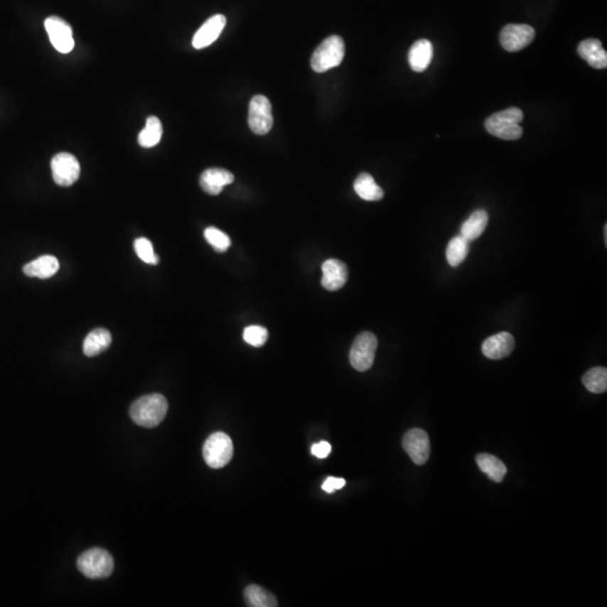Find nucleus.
<instances>
[{
  "instance_id": "nucleus-18",
  "label": "nucleus",
  "mask_w": 607,
  "mask_h": 607,
  "mask_svg": "<svg viewBox=\"0 0 607 607\" xmlns=\"http://www.w3.org/2000/svg\"><path fill=\"white\" fill-rule=\"evenodd\" d=\"M59 261L53 255H43L32 261L24 267V274L28 277L48 279L57 274L59 270Z\"/></svg>"
},
{
  "instance_id": "nucleus-32",
  "label": "nucleus",
  "mask_w": 607,
  "mask_h": 607,
  "mask_svg": "<svg viewBox=\"0 0 607 607\" xmlns=\"http://www.w3.org/2000/svg\"><path fill=\"white\" fill-rule=\"evenodd\" d=\"M605 245H607V225L605 224L604 227Z\"/></svg>"
},
{
  "instance_id": "nucleus-2",
  "label": "nucleus",
  "mask_w": 607,
  "mask_h": 607,
  "mask_svg": "<svg viewBox=\"0 0 607 607\" xmlns=\"http://www.w3.org/2000/svg\"><path fill=\"white\" fill-rule=\"evenodd\" d=\"M523 112L517 107H510L489 116L485 122V127L489 134L506 141L519 140L523 135L521 123Z\"/></svg>"
},
{
  "instance_id": "nucleus-6",
  "label": "nucleus",
  "mask_w": 607,
  "mask_h": 607,
  "mask_svg": "<svg viewBox=\"0 0 607 607\" xmlns=\"http://www.w3.org/2000/svg\"><path fill=\"white\" fill-rule=\"evenodd\" d=\"M378 340L371 332H363L357 336L350 351V362L358 371H367L374 365Z\"/></svg>"
},
{
  "instance_id": "nucleus-27",
  "label": "nucleus",
  "mask_w": 607,
  "mask_h": 607,
  "mask_svg": "<svg viewBox=\"0 0 607 607\" xmlns=\"http://www.w3.org/2000/svg\"><path fill=\"white\" fill-rule=\"evenodd\" d=\"M205 239L218 252H225L231 247V240L216 227H208L204 232Z\"/></svg>"
},
{
  "instance_id": "nucleus-16",
  "label": "nucleus",
  "mask_w": 607,
  "mask_h": 607,
  "mask_svg": "<svg viewBox=\"0 0 607 607\" xmlns=\"http://www.w3.org/2000/svg\"><path fill=\"white\" fill-rule=\"evenodd\" d=\"M578 54L581 59L587 61L594 69H605L607 65V53L603 49L601 41L597 38H587L578 45Z\"/></svg>"
},
{
  "instance_id": "nucleus-23",
  "label": "nucleus",
  "mask_w": 607,
  "mask_h": 607,
  "mask_svg": "<svg viewBox=\"0 0 607 607\" xmlns=\"http://www.w3.org/2000/svg\"><path fill=\"white\" fill-rule=\"evenodd\" d=\"M245 599L250 607H276L278 601L270 591L258 585L247 586L245 591Z\"/></svg>"
},
{
  "instance_id": "nucleus-19",
  "label": "nucleus",
  "mask_w": 607,
  "mask_h": 607,
  "mask_svg": "<svg viewBox=\"0 0 607 607\" xmlns=\"http://www.w3.org/2000/svg\"><path fill=\"white\" fill-rule=\"evenodd\" d=\"M476 462L479 469L488 476L489 479H492L495 483H502L504 480L507 468L498 457L493 454L480 453L476 457Z\"/></svg>"
},
{
  "instance_id": "nucleus-20",
  "label": "nucleus",
  "mask_w": 607,
  "mask_h": 607,
  "mask_svg": "<svg viewBox=\"0 0 607 607\" xmlns=\"http://www.w3.org/2000/svg\"><path fill=\"white\" fill-rule=\"evenodd\" d=\"M112 343V335L106 328H96L84 341V353L87 357H96L104 353Z\"/></svg>"
},
{
  "instance_id": "nucleus-12",
  "label": "nucleus",
  "mask_w": 607,
  "mask_h": 607,
  "mask_svg": "<svg viewBox=\"0 0 607 607\" xmlns=\"http://www.w3.org/2000/svg\"><path fill=\"white\" fill-rule=\"evenodd\" d=\"M514 348H515L514 336L507 332H500L485 340L481 350L485 357L488 359L500 360L513 353Z\"/></svg>"
},
{
  "instance_id": "nucleus-14",
  "label": "nucleus",
  "mask_w": 607,
  "mask_h": 607,
  "mask_svg": "<svg viewBox=\"0 0 607 607\" xmlns=\"http://www.w3.org/2000/svg\"><path fill=\"white\" fill-rule=\"evenodd\" d=\"M322 272V286L330 291L341 289L349 277V272L345 264L336 259L326 260L323 264Z\"/></svg>"
},
{
  "instance_id": "nucleus-28",
  "label": "nucleus",
  "mask_w": 607,
  "mask_h": 607,
  "mask_svg": "<svg viewBox=\"0 0 607 607\" xmlns=\"http://www.w3.org/2000/svg\"><path fill=\"white\" fill-rule=\"evenodd\" d=\"M135 252L139 255L141 260L146 264H156L159 262V257L154 253V245L146 237L137 239L134 243Z\"/></svg>"
},
{
  "instance_id": "nucleus-7",
  "label": "nucleus",
  "mask_w": 607,
  "mask_h": 607,
  "mask_svg": "<svg viewBox=\"0 0 607 607\" xmlns=\"http://www.w3.org/2000/svg\"><path fill=\"white\" fill-rule=\"evenodd\" d=\"M249 127L254 134L264 135L270 132L274 117L272 104L262 95H257L249 105Z\"/></svg>"
},
{
  "instance_id": "nucleus-25",
  "label": "nucleus",
  "mask_w": 607,
  "mask_h": 607,
  "mask_svg": "<svg viewBox=\"0 0 607 607\" xmlns=\"http://www.w3.org/2000/svg\"><path fill=\"white\" fill-rule=\"evenodd\" d=\"M469 253V241L462 235L450 240L446 247V255L448 264L451 267H458L465 261Z\"/></svg>"
},
{
  "instance_id": "nucleus-13",
  "label": "nucleus",
  "mask_w": 607,
  "mask_h": 607,
  "mask_svg": "<svg viewBox=\"0 0 607 607\" xmlns=\"http://www.w3.org/2000/svg\"><path fill=\"white\" fill-rule=\"evenodd\" d=\"M226 25V18L223 15L217 14L215 16L207 19L200 28L197 31L193 38V46L195 49L200 50L210 46L217 40L220 33L223 32Z\"/></svg>"
},
{
  "instance_id": "nucleus-26",
  "label": "nucleus",
  "mask_w": 607,
  "mask_h": 607,
  "mask_svg": "<svg viewBox=\"0 0 607 607\" xmlns=\"http://www.w3.org/2000/svg\"><path fill=\"white\" fill-rule=\"evenodd\" d=\"M583 384L586 390L593 394H603L607 390V369L595 367L583 376Z\"/></svg>"
},
{
  "instance_id": "nucleus-3",
  "label": "nucleus",
  "mask_w": 607,
  "mask_h": 607,
  "mask_svg": "<svg viewBox=\"0 0 607 607\" xmlns=\"http://www.w3.org/2000/svg\"><path fill=\"white\" fill-rule=\"evenodd\" d=\"M345 46L340 36H333L326 38L317 46L311 60V65L315 72L322 73L341 65L343 61Z\"/></svg>"
},
{
  "instance_id": "nucleus-30",
  "label": "nucleus",
  "mask_w": 607,
  "mask_h": 607,
  "mask_svg": "<svg viewBox=\"0 0 607 607\" xmlns=\"http://www.w3.org/2000/svg\"><path fill=\"white\" fill-rule=\"evenodd\" d=\"M345 486V480L342 478H335V477H328L322 485V489L324 492L334 493L335 490L343 488Z\"/></svg>"
},
{
  "instance_id": "nucleus-10",
  "label": "nucleus",
  "mask_w": 607,
  "mask_h": 607,
  "mask_svg": "<svg viewBox=\"0 0 607 607\" xmlns=\"http://www.w3.org/2000/svg\"><path fill=\"white\" fill-rule=\"evenodd\" d=\"M403 448L415 465H425L430 458V439L427 433L421 429H412L406 432L403 438Z\"/></svg>"
},
{
  "instance_id": "nucleus-9",
  "label": "nucleus",
  "mask_w": 607,
  "mask_h": 607,
  "mask_svg": "<svg viewBox=\"0 0 607 607\" xmlns=\"http://www.w3.org/2000/svg\"><path fill=\"white\" fill-rule=\"evenodd\" d=\"M535 31L525 24H508L500 32V44L508 52H517L532 43Z\"/></svg>"
},
{
  "instance_id": "nucleus-8",
  "label": "nucleus",
  "mask_w": 607,
  "mask_h": 607,
  "mask_svg": "<svg viewBox=\"0 0 607 607\" xmlns=\"http://www.w3.org/2000/svg\"><path fill=\"white\" fill-rule=\"evenodd\" d=\"M52 175L55 183L62 187H70L78 181L80 176V164L75 156L70 154H57L52 159Z\"/></svg>"
},
{
  "instance_id": "nucleus-22",
  "label": "nucleus",
  "mask_w": 607,
  "mask_h": 607,
  "mask_svg": "<svg viewBox=\"0 0 607 607\" xmlns=\"http://www.w3.org/2000/svg\"><path fill=\"white\" fill-rule=\"evenodd\" d=\"M353 187L358 196L367 202H377L384 197V190L377 185L372 176L369 173L358 176Z\"/></svg>"
},
{
  "instance_id": "nucleus-21",
  "label": "nucleus",
  "mask_w": 607,
  "mask_h": 607,
  "mask_svg": "<svg viewBox=\"0 0 607 607\" xmlns=\"http://www.w3.org/2000/svg\"><path fill=\"white\" fill-rule=\"evenodd\" d=\"M487 224H488V214L486 210H475L468 220H466L465 223L462 224L460 235L468 240L469 242L475 241L484 233Z\"/></svg>"
},
{
  "instance_id": "nucleus-1",
  "label": "nucleus",
  "mask_w": 607,
  "mask_h": 607,
  "mask_svg": "<svg viewBox=\"0 0 607 607\" xmlns=\"http://www.w3.org/2000/svg\"><path fill=\"white\" fill-rule=\"evenodd\" d=\"M168 409L169 406L163 395L151 394L136 399L129 409V415L135 424L151 429L158 426L163 421Z\"/></svg>"
},
{
  "instance_id": "nucleus-5",
  "label": "nucleus",
  "mask_w": 607,
  "mask_h": 607,
  "mask_svg": "<svg viewBox=\"0 0 607 607\" xmlns=\"http://www.w3.org/2000/svg\"><path fill=\"white\" fill-rule=\"evenodd\" d=\"M233 442L224 432L213 433L203 446L205 462L214 469L225 467L233 458Z\"/></svg>"
},
{
  "instance_id": "nucleus-15",
  "label": "nucleus",
  "mask_w": 607,
  "mask_h": 607,
  "mask_svg": "<svg viewBox=\"0 0 607 607\" xmlns=\"http://www.w3.org/2000/svg\"><path fill=\"white\" fill-rule=\"evenodd\" d=\"M233 181L234 176L232 172L220 168H210L203 172L199 183L203 190L206 191L207 194L216 196L220 194L225 186L231 185Z\"/></svg>"
},
{
  "instance_id": "nucleus-11",
  "label": "nucleus",
  "mask_w": 607,
  "mask_h": 607,
  "mask_svg": "<svg viewBox=\"0 0 607 607\" xmlns=\"http://www.w3.org/2000/svg\"><path fill=\"white\" fill-rule=\"evenodd\" d=\"M45 30L49 34L52 45L60 53H70L75 48L72 28L65 21L58 16L45 19Z\"/></svg>"
},
{
  "instance_id": "nucleus-29",
  "label": "nucleus",
  "mask_w": 607,
  "mask_h": 607,
  "mask_svg": "<svg viewBox=\"0 0 607 607\" xmlns=\"http://www.w3.org/2000/svg\"><path fill=\"white\" fill-rule=\"evenodd\" d=\"M243 339L252 347H262L268 340V331L262 326H247L243 332Z\"/></svg>"
},
{
  "instance_id": "nucleus-17",
  "label": "nucleus",
  "mask_w": 607,
  "mask_h": 607,
  "mask_svg": "<svg viewBox=\"0 0 607 607\" xmlns=\"http://www.w3.org/2000/svg\"><path fill=\"white\" fill-rule=\"evenodd\" d=\"M433 58V45L430 41L419 40L412 45L409 52V62L412 70L423 72L431 65Z\"/></svg>"
},
{
  "instance_id": "nucleus-31",
  "label": "nucleus",
  "mask_w": 607,
  "mask_h": 607,
  "mask_svg": "<svg viewBox=\"0 0 607 607\" xmlns=\"http://www.w3.org/2000/svg\"><path fill=\"white\" fill-rule=\"evenodd\" d=\"M331 451H332V446L326 441H321V442L312 446L313 456L320 458V459H324V458L328 457Z\"/></svg>"
},
{
  "instance_id": "nucleus-24",
  "label": "nucleus",
  "mask_w": 607,
  "mask_h": 607,
  "mask_svg": "<svg viewBox=\"0 0 607 607\" xmlns=\"http://www.w3.org/2000/svg\"><path fill=\"white\" fill-rule=\"evenodd\" d=\"M162 124L156 116H151L146 119V127L139 134V144L143 148H154L161 141Z\"/></svg>"
},
{
  "instance_id": "nucleus-4",
  "label": "nucleus",
  "mask_w": 607,
  "mask_h": 607,
  "mask_svg": "<svg viewBox=\"0 0 607 607\" xmlns=\"http://www.w3.org/2000/svg\"><path fill=\"white\" fill-rule=\"evenodd\" d=\"M77 567L82 575L90 579L107 578L114 571L113 557L104 549H90L79 557Z\"/></svg>"
}]
</instances>
